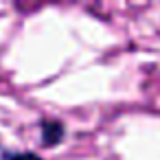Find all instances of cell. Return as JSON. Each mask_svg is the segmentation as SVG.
I'll return each mask as SVG.
<instances>
[{
	"label": "cell",
	"instance_id": "1",
	"mask_svg": "<svg viewBox=\"0 0 160 160\" xmlns=\"http://www.w3.org/2000/svg\"><path fill=\"white\" fill-rule=\"evenodd\" d=\"M40 132H42V145L44 147H57L66 136V127L62 121H42Z\"/></svg>",
	"mask_w": 160,
	"mask_h": 160
},
{
	"label": "cell",
	"instance_id": "2",
	"mask_svg": "<svg viewBox=\"0 0 160 160\" xmlns=\"http://www.w3.org/2000/svg\"><path fill=\"white\" fill-rule=\"evenodd\" d=\"M0 160H42V158L33 151H9L0 147Z\"/></svg>",
	"mask_w": 160,
	"mask_h": 160
}]
</instances>
